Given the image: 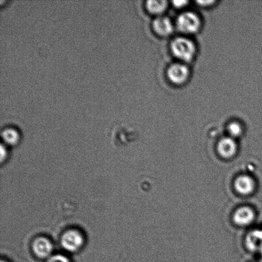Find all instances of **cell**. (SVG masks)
<instances>
[{
  "label": "cell",
  "mask_w": 262,
  "mask_h": 262,
  "mask_svg": "<svg viewBox=\"0 0 262 262\" xmlns=\"http://www.w3.org/2000/svg\"><path fill=\"white\" fill-rule=\"evenodd\" d=\"M83 239L81 233L76 230H69L61 238V245L66 250L76 251L83 245Z\"/></svg>",
  "instance_id": "5"
},
{
  "label": "cell",
  "mask_w": 262,
  "mask_h": 262,
  "mask_svg": "<svg viewBox=\"0 0 262 262\" xmlns=\"http://www.w3.org/2000/svg\"><path fill=\"white\" fill-rule=\"evenodd\" d=\"M153 27L156 32L161 36L170 35L173 30L171 20L166 17H157L153 23Z\"/></svg>",
  "instance_id": "8"
},
{
  "label": "cell",
  "mask_w": 262,
  "mask_h": 262,
  "mask_svg": "<svg viewBox=\"0 0 262 262\" xmlns=\"http://www.w3.org/2000/svg\"><path fill=\"white\" fill-rule=\"evenodd\" d=\"M167 5H168V2L166 1L149 0L146 2V8L149 12L155 14H159L163 12L166 9Z\"/></svg>",
  "instance_id": "11"
},
{
  "label": "cell",
  "mask_w": 262,
  "mask_h": 262,
  "mask_svg": "<svg viewBox=\"0 0 262 262\" xmlns=\"http://www.w3.org/2000/svg\"><path fill=\"white\" fill-rule=\"evenodd\" d=\"M2 136L4 141L10 145H14L19 140V134L13 128H7L2 131Z\"/></svg>",
  "instance_id": "12"
},
{
  "label": "cell",
  "mask_w": 262,
  "mask_h": 262,
  "mask_svg": "<svg viewBox=\"0 0 262 262\" xmlns=\"http://www.w3.org/2000/svg\"><path fill=\"white\" fill-rule=\"evenodd\" d=\"M246 240V245L250 250L258 251L262 246V230H257L250 233Z\"/></svg>",
  "instance_id": "10"
},
{
  "label": "cell",
  "mask_w": 262,
  "mask_h": 262,
  "mask_svg": "<svg viewBox=\"0 0 262 262\" xmlns=\"http://www.w3.org/2000/svg\"><path fill=\"white\" fill-rule=\"evenodd\" d=\"M214 2H213V1H205V2H204V1H200V2H199V4H202V5H207L206 4H212V3H214Z\"/></svg>",
  "instance_id": "17"
},
{
  "label": "cell",
  "mask_w": 262,
  "mask_h": 262,
  "mask_svg": "<svg viewBox=\"0 0 262 262\" xmlns=\"http://www.w3.org/2000/svg\"><path fill=\"white\" fill-rule=\"evenodd\" d=\"M35 253L41 258L47 257L52 251L53 246L49 240L45 238H38L33 244Z\"/></svg>",
  "instance_id": "9"
},
{
  "label": "cell",
  "mask_w": 262,
  "mask_h": 262,
  "mask_svg": "<svg viewBox=\"0 0 262 262\" xmlns=\"http://www.w3.org/2000/svg\"><path fill=\"white\" fill-rule=\"evenodd\" d=\"M6 150H5V148H4V146H2L1 147V158L2 161L4 160L5 158V156H6Z\"/></svg>",
  "instance_id": "16"
},
{
  "label": "cell",
  "mask_w": 262,
  "mask_h": 262,
  "mask_svg": "<svg viewBox=\"0 0 262 262\" xmlns=\"http://www.w3.org/2000/svg\"><path fill=\"white\" fill-rule=\"evenodd\" d=\"M256 219L255 210L248 206L238 208L233 215V222L240 227H248L253 224Z\"/></svg>",
  "instance_id": "3"
},
{
  "label": "cell",
  "mask_w": 262,
  "mask_h": 262,
  "mask_svg": "<svg viewBox=\"0 0 262 262\" xmlns=\"http://www.w3.org/2000/svg\"><path fill=\"white\" fill-rule=\"evenodd\" d=\"M228 133L231 138H237L240 136L243 133L242 127L237 122H232L228 126Z\"/></svg>",
  "instance_id": "13"
},
{
  "label": "cell",
  "mask_w": 262,
  "mask_h": 262,
  "mask_svg": "<svg viewBox=\"0 0 262 262\" xmlns=\"http://www.w3.org/2000/svg\"><path fill=\"white\" fill-rule=\"evenodd\" d=\"M256 262H262V260H261V261H256Z\"/></svg>",
  "instance_id": "19"
},
{
  "label": "cell",
  "mask_w": 262,
  "mask_h": 262,
  "mask_svg": "<svg viewBox=\"0 0 262 262\" xmlns=\"http://www.w3.org/2000/svg\"><path fill=\"white\" fill-rule=\"evenodd\" d=\"M1 262H5V261H2Z\"/></svg>",
  "instance_id": "20"
},
{
  "label": "cell",
  "mask_w": 262,
  "mask_h": 262,
  "mask_svg": "<svg viewBox=\"0 0 262 262\" xmlns=\"http://www.w3.org/2000/svg\"><path fill=\"white\" fill-rule=\"evenodd\" d=\"M258 252L260 253V255H261V257H262V246H261L260 249H259Z\"/></svg>",
  "instance_id": "18"
},
{
  "label": "cell",
  "mask_w": 262,
  "mask_h": 262,
  "mask_svg": "<svg viewBox=\"0 0 262 262\" xmlns=\"http://www.w3.org/2000/svg\"><path fill=\"white\" fill-rule=\"evenodd\" d=\"M234 187L238 194L248 196L255 192L256 184L255 179L247 174H241L235 179Z\"/></svg>",
  "instance_id": "4"
},
{
  "label": "cell",
  "mask_w": 262,
  "mask_h": 262,
  "mask_svg": "<svg viewBox=\"0 0 262 262\" xmlns=\"http://www.w3.org/2000/svg\"><path fill=\"white\" fill-rule=\"evenodd\" d=\"M189 71L187 66L181 63H174L170 66L168 71L169 79L177 84H183L188 79Z\"/></svg>",
  "instance_id": "6"
},
{
  "label": "cell",
  "mask_w": 262,
  "mask_h": 262,
  "mask_svg": "<svg viewBox=\"0 0 262 262\" xmlns=\"http://www.w3.org/2000/svg\"><path fill=\"white\" fill-rule=\"evenodd\" d=\"M177 24L181 32L194 33L199 30L201 22L196 14L191 12H186L179 15Z\"/></svg>",
  "instance_id": "2"
},
{
  "label": "cell",
  "mask_w": 262,
  "mask_h": 262,
  "mask_svg": "<svg viewBox=\"0 0 262 262\" xmlns=\"http://www.w3.org/2000/svg\"><path fill=\"white\" fill-rule=\"evenodd\" d=\"M218 154L226 159H232L237 151V145L234 139L231 137L224 138L217 144Z\"/></svg>",
  "instance_id": "7"
},
{
  "label": "cell",
  "mask_w": 262,
  "mask_h": 262,
  "mask_svg": "<svg viewBox=\"0 0 262 262\" xmlns=\"http://www.w3.org/2000/svg\"><path fill=\"white\" fill-rule=\"evenodd\" d=\"M188 2L187 1H174L173 2V4L174 7L177 8H181L185 6Z\"/></svg>",
  "instance_id": "15"
},
{
  "label": "cell",
  "mask_w": 262,
  "mask_h": 262,
  "mask_svg": "<svg viewBox=\"0 0 262 262\" xmlns=\"http://www.w3.org/2000/svg\"><path fill=\"white\" fill-rule=\"evenodd\" d=\"M48 262H70L68 258L61 255L53 256L50 258Z\"/></svg>",
  "instance_id": "14"
},
{
  "label": "cell",
  "mask_w": 262,
  "mask_h": 262,
  "mask_svg": "<svg viewBox=\"0 0 262 262\" xmlns=\"http://www.w3.org/2000/svg\"><path fill=\"white\" fill-rule=\"evenodd\" d=\"M171 50L173 55L180 60L189 61L194 57L196 48L194 43L188 38L179 37L172 42Z\"/></svg>",
  "instance_id": "1"
}]
</instances>
